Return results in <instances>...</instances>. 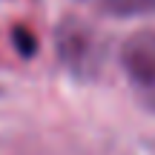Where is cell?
Here are the masks:
<instances>
[{
  "label": "cell",
  "mask_w": 155,
  "mask_h": 155,
  "mask_svg": "<svg viewBox=\"0 0 155 155\" xmlns=\"http://www.w3.org/2000/svg\"><path fill=\"white\" fill-rule=\"evenodd\" d=\"M121 63L135 98L155 112V32H138L124 43Z\"/></svg>",
  "instance_id": "7a4b0ae2"
},
{
  "label": "cell",
  "mask_w": 155,
  "mask_h": 155,
  "mask_svg": "<svg viewBox=\"0 0 155 155\" xmlns=\"http://www.w3.org/2000/svg\"><path fill=\"white\" fill-rule=\"evenodd\" d=\"M86 3H95L98 9L109 12V15H152L155 12V0H86Z\"/></svg>",
  "instance_id": "3957f363"
},
{
  "label": "cell",
  "mask_w": 155,
  "mask_h": 155,
  "mask_svg": "<svg viewBox=\"0 0 155 155\" xmlns=\"http://www.w3.org/2000/svg\"><path fill=\"white\" fill-rule=\"evenodd\" d=\"M55 46L63 66L78 78H92L104 63V43L81 20H63L58 26Z\"/></svg>",
  "instance_id": "6da1fadb"
}]
</instances>
